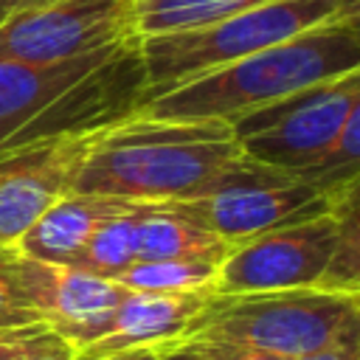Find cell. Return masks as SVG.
<instances>
[{
	"label": "cell",
	"instance_id": "8992f818",
	"mask_svg": "<svg viewBox=\"0 0 360 360\" xmlns=\"http://www.w3.org/2000/svg\"><path fill=\"white\" fill-rule=\"evenodd\" d=\"M340 188H323L292 174L250 163L239 180L214 194L160 202L158 208L233 245L270 228L326 214L335 205Z\"/></svg>",
	"mask_w": 360,
	"mask_h": 360
},
{
	"label": "cell",
	"instance_id": "5bb4252c",
	"mask_svg": "<svg viewBox=\"0 0 360 360\" xmlns=\"http://www.w3.org/2000/svg\"><path fill=\"white\" fill-rule=\"evenodd\" d=\"M115 45H107L101 51L84 53V56H76V59L53 62V65H31V62L0 59V149L6 146V141L25 121H31L62 90H68L76 79H82L104 56H110V51Z\"/></svg>",
	"mask_w": 360,
	"mask_h": 360
},
{
	"label": "cell",
	"instance_id": "9c48e42d",
	"mask_svg": "<svg viewBox=\"0 0 360 360\" xmlns=\"http://www.w3.org/2000/svg\"><path fill=\"white\" fill-rule=\"evenodd\" d=\"M138 0H56L0 22V59L53 65L76 59L135 31Z\"/></svg>",
	"mask_w": 360,
	"mask_h": 360
},
{
	"label": "cell",
	"instance_id": "7c38bea8",
	"mask_svg": "<svg viewBox=\"0 0 360 360\" xmlns=\"http://www.w3.org/2000/svg\"><path fill=\"white\" fill-rule=\"evenodd\" d=\"M211 292H138L127 290L118 307L76 343V357L96 360L135 346L177 343Z\"/></svg>",
	"mask_w": 360,
	"mask_h": 360
},
{
	"label": "cell",
	"instance_id": "603a6c76",
	"mask_svg": "<svg viewBox=\"0 0 360 360\" xmlns=\"http://www.w3.org/2000/svg\"><path fill=\"white\" fill-rule=\"evenodd\" d=\"M25 323H42L11 290L8 284L0 278V329H11V326H25Z\"/></svg>",
	"mask_w": 360,
	"mask_h": 360
},
{
	"label": "cell",
	"instance_id": "5b68a950",
	"mask_svg": "<svg viewBox=\"0 0 360 360\" xmlns=\"http://www.w3.org/2000/svg\"><path fill=\"white\" fill-rule=\"evenodd\" d=\"M360 107V70L304 87L231 121L242 155L259 166L304 177Z\"/></svg>",
	"mask_w": 360,
	"mask_h": 360
},
{
	"label": "cell",
	"instance_id": "e0dca14e",
	"mask_svg": "<svg viewBox=\"0 0 360 360\" xmlns=\"http://www.w3.org/2000/svg\"><path fill=\"white\" fill-rule=\"evenodd\" d=\"M219 264L200 259L132 262L115 276V284L138 292H211Z\"/></svg>",
	"mask_w": 360,
	"mask_h": 360
},
{
	"label": "cell",
	"instance_id": "d4e9b609",
	"mask_svg": "<svg viewBox=\"0 0 360 360\" xmlns=\"http://www.w3.org/2000/svg\"><path fill=\"white\" fill-rule=\"evenodd\" d=\"M48 3H56V0H0V22L17 17V14H22V11L48 6Z\"/></svg>",
	"mask_w": 360,
	"mask_h": 360
},
{
	"label": "cell",
	"instance_id": "4fadbf2b",
	"mask_svg": "<svg viewBox=\"0 0 360 360\" xmlns=\"http://www.w3.org/2000/svg\"><path fill=\"white\" fill-rule=\"evenodd\" d=\"M146 208V202H132L121 197H101V194H65L51 208H45L34 225L14 242L22 253L53 262V264H70V259L82 250V245L90 239V233L118 217Z\"/></svg>",
	"mask_w": 360,
	"mask_h": 360
},
{
	"label": "cell",
	"instance_id": "7a4b0ae2",
	"mask_svg": "<svg viewBox=\"0 0 360 360\" xmlns=\"http://www.w3.org/2000/svg\"><path fill=\"white\" fill-rule=\"evenodd\" d=\"M360 70L357 17L309 28L292 39L197 76L149 98L138 115L169 121H236L304 87Z\"/></svg>",
	"mask_w": 360,
	"mask_h": 360
},
{
	"label": "cell",
	"instance_id": "2e32d148",
	"mask_svg": "<svg viewBox=\"0 0 360 360\" xmlns=\"http://www.w3.org/2000/svg\"><path fill=\"white\" fill-rule=\"evenodd\" d=\"M270 0H138L135 6V31L138 37L177 34L211 25L217 20L233 17L239 11L256 8Z\"/></svg>",
	"mask_w": 360,
	"mask_h": 360
},
{
	"label": "cell",
	"instance_id": "3957f363",
	"mask_svg": "<svg viewBox=\"0 0 360 360\" xmlns=\"http://www.w3.org/2000/svg\"><path fill=\"white\" fill-rule=\"evenodd\" d=\"M357 11L360 0H270L202 28L143 37L146 101L309 28L357 17Z\"/></svg>",
	"mask_w": 360,
	"mask_h": 360
},
{
	"label": "cell",
	"instance_id": "6da1fadb",
	"mask_svg": "<svg viewBox=\"0 0 360 360\" xmlns=\"http://www.w3.org/2000/svg\"><path fill=\"white\" fill-rule=\"evenodd\" d=\"M250 163L225 121L132 115L93 135L70 191L160 205L214 194Z\"/></svg>",
	"mask_w": 360,
	"mask_h": 360
},
{
	"label": "cell",
	"instance_id": "ffe728a7",
	"mask_svg": "<svg viewBox=\"0 0 360 360\" xmlns=\"http://www.w3.org/2000/svg\"><path fill=\"white\" fill-rule=\"evenodd\" d=\"M62 340L65 338H59L48 323H25V326L0 329V360H25Z\"/></svg>",
	"mask_w": 360,
	"mask_h": 360
},
{
	"label": "cell",
	"instance_id": "4316f807",
	"mask_svg": "<svg viewBox=\"0 0 360 360\" xmlns=\"http://www.w3.org/2000/svg\"><path fill=\"white\" fill-rule=\"evenodd\" d=\"M155 360H200V357H197V352H194L188 343H172V346H166Z\"/></svg>",
	"mask_w": 360,
	"mask_h": 360
},
{
	"label": "cell",
	"instance_id": "484cf974",
	"mask_svg": "<svg viewBox=\"0 0 360 360\" xmlns=\"http://www.w3.org/2000/svg\"><path fill=\"white\" fill-rule=\"evenodd\" d=\"M25 360H76V349L68 340H62V343L48 346V349H42V352H37V354H31Z\"/></svg>",
	"mask_w": 360,
	"mask_h": 360
},
{
	"label": "cell",
	"instance_id": "d6986e66",
	"mask_svg": "<svg viewBox=\"0 0 360 360\" xmlns=\"http://www.w3.org/2000/svg\"><path fill=\"white\" fill-rule=\"evenodd\" d=\"M141 211L143 208L129 211V214H118V217L101 222L90 233V239L82 245V250L70 259L68 267H73L79 273H87V276H96V278L115 281V276L135 262L132 228H135V217Z\"/></svg>",
	"mask_w": 360,
	"mask_h": 360
},
{
	"label": "cell",
	"instance_id": "44dd1931",
	"mask_svg": "<svg viewBox=\"0 0 360 360\" xmlns=\"http://www.w3.org/2000/svg\"><path fill=\"white\" fill-rule=\"evenodd\" d=\"M188 346L197 352L200 360H287V357L264 352V349H253V346L233 343V340H217V338L188 340Z\"/></svg>",
	"mask_w": 360,
	"mask_h": 360
},
{
	"label": "cell",
	"instance_id": "30bf717a",
	"mask_svg": "<svg viewBox=\"0 0 360 360\" xmlns=\"http://www.w3.org/2000/svg\"><path fill=\"white\" fill-rule=\"evenodd\" d=\"M0 278L8 290L73 349L124 298V287L0 245Z\"/></svg>",
	"mask_w": 360,
	"mask_h": 360
},
{
	"label": "cell",
	"instance_id": "8fae6325",
	"mask_svg": "<svg viewBox=\"0 0 360 360\" xmlns=\"http://www.w3.org/2000/svg\"><path fill=\"white\" fill-rule=\"evenodd\" d=\"M90 141L93 135L0 152V245H14L45 208L70 194Z\"/></svg>",
	"mask_w": 360,
	"mask_h": 360
},
{
	"label": "cell",
	"instance_id": "ba28073f",
	"mask_svg": "<svg viewBox=\"0 0 360 360\" xmlns=\"http://www.w3.org/2000/svg\"><path fill=\"white\" fill-rule=\"evenodd\" d=\"M338 242V211L278 225L250 239L233 242L219 262L214 290L231 292H278L318 287Z\"/></svg>",
	"mask_w": 360,
	"mask_h": 360
},
{
	"label": "cell",
	"instance_id": "ac0fdd59",
	"mask_svg": "<svg viewBox=\"0 0 360 360\" xmlns=\"http://www.w3.org/2000/svg\"><path fill=\"white\" fill-rule=\"evenodd\" d=\"M338 211V242L329 264L318 281L326 292H360V219H357V180L346 183L335 197Z\"/></svg>",
	"mask_w": 360,
	"mask_h": 360
},
{
	"label": "cell",
	"instance_id": "cb8c5ba5",
	"mask_svg": "<svg viewBox=\"0 0 360 360\" xmlns=\"http://www.w3.org/2000/svg\"><path fill=\"white\" fill-rule=\"evenodd\" d=\"M172 346V343H166ZM166 346H135V349H121V352H112V354H104V357H96V360H155ZM82 360V357H76Z\"/></svg>",
	"mask_w": 360,
	"mask_h": 360
},
{
	"label": "cell",
	"instance_id": "7402d4cb",
	"mask_svg": "<svg viewBox=\"0 0 360 360\" xmlns=\"http://www.w3.org/2000/svg\"><path fill=\"white\" fill-rule=\"evenodd\" d=\"M295 360H360V323H352L349 329H343L329 346Z\"/></svg>",
	"mask_w": 360,
	"mask_h": 360
},
{
	"label": "cell",
	"instance_id": "9a60e30c",
	"mask_svg": "<svg viewBox=\"0 0 360 360\" xmlns=\"http://www.w3.org/2000/svg\"><path fill=\"white\" fill-rule=\"evenodd\" d=\"M132 248L135 262H152V259H200L219 264L225 253L231 250V242H222L219 236L158 208L149 205L135 217L132 228Z\"/></svg>",
	"mask_w": 360,
	"mask_h": 360
},
{
	"label": "cell",
	"instance_id": "277c9868",
	"mask_svg": "<svg viewBox=\"0 0 360 360\" xmlns=\"http://www.w3.org/2000/svg\"><path fill=\"white\" fill-rule=\"evenodd\" d=\"M360 323L357 295L318 287L278 292H211L177 343L217 338L281 354L304 357L329 346L343 329Z\"/></svg>",
	"mask_w": 360,
	"mask_h": 360
},
{
	"label": "cell",
	"instance_id": "52a82bcc",
	"mask_svg": "<svg viewBox=\"0 0 360 360\" xmlns=\"http://www.w3.org/2000/svg\"><path fill=\"white\" fill-rule=\"evenodd\" d=\"M146 68L141 37L118 42L93 70L62 90L45 110L25 121L3 149H17L42 141L90 138L141 112L146 101ZM0 149V152H3Z\"/></svg>",
	"mask_w": 360,
	"mask_h": 360
}]
</instances>
